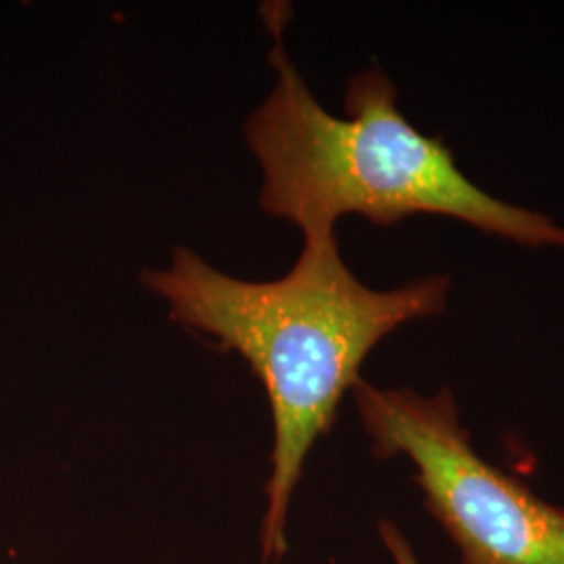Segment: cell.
I'll list each match as a JSON object with an SVG mask.
<instances>
[{"instance_id":"6da1fadb","label":"cell","mask_w":564,"mask_h":564,"mask_svg":"<svg viewBox=\"0 0 564 564\" xmlns=\"http://www.w3.org/2000/svg\"><path fill=\"white\" fill-rule=\"evenodd\" d=\"M141 282L162 297L174 323L239 354L265 389L274 437L262 558L279 563L305 460L333 429L343 395L362 379L364 360L402 324L442 314L449 279L370 289L328 235L303 239L300 260L276 281H242L176 247L170 265L144 270Z\"/></svg>"},{"instance_id":"7a4b0ae2","label":"cell","mask_w":564,"mask_h":564,"mask_svg":"<svg viewBox=\"0 0 564 564\" xmlns=\"http://www.w3.org/2000/svg\"><path fill=\"white\" fill-rule=\"evenodd\" d=\"M281 9H270V63L276 82L245 123V141L262 170L260 203L295 224L303 239L335 235L343 216L393 226L435 214L527 247H561L564 228L540 212L491 197L456 165L444 142L405 120L398 90L381 67L354 76L345 111H326L282 44Z\"/></svg>"},{"instance_id":"3957f363","label":"cell","mask_w":564,"mask_h":564,"mask_svg":"<svg viewBox=\"0 0 564 564\" xmlns=\"http://www.w3.org/2000/svg\"><path fill=\"white\" fill-rule=\"evenodd\" d=\"M351 393L375 456L414 464L424 505L460 564H564V508L475 452L449 389L423 395L360 379Z\"/></svg>"},{"instance_id":"277c9868","label":"cell","mask_w":564,"mask_h":564,"mask_svg":"<svg viewBox=\"0 0 564 564\" xmlns=\"http://www.w3.org/2000/svg\"><path fill=\"white\" fill-rule=\"evenodd\" d=\"M379 535L383 540L387 552L391 554V561L395 564H421L414 547L403 535L402 529L391 521H381L379 523Z\"/></svg>"}]
</instances>
